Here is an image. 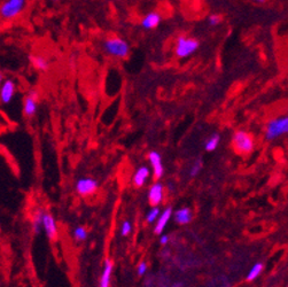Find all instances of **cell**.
Segmentation results:
<instances>
[{"label":"cell","instance_id":"obj_1","mask_svg":"<svg viewBox=\"0 0 288 287\" xmlns=\"http://www.w3.org/2000/svg\"><path fill=\"white\" fill-rule=\"evenodd\" d=\"M104 51L110 57L125 59L130 54V45L128 41L118 36H110L103 43Z\"/></svg>","mask_w":288,"mask_h":287},{"label":"cell","instance_id":"obj_2","mask_svg":"<svg viewBox=\"0 0 288 287\" xmlns=\"http://www.w3.org/2000/svg\"><path fill=\"white\" fill-rule=\"evenodd\" d=\"M200 47V41L194 37L181 35L176 40L175 54L179 59H187L194 54Z\"/></svg>","mask_w":288,"mask_h":287},{"label":"cell","instance_id":"obj_3","mask_svg":"<svg viewBox=\"0 0 288 287\" xmlns=\"http://www.w3.org/2000/svg\"><path fill=\"white\" fill-rule=\"evenodd\" d=\"M232 145H233V148L238 154L246 155V154L252 152V149H254L255 147V142L251 134H248V132L246 131L239 130L233 135Z\"/></svg>","mask_w":288,"mask_h":287},{"label":"cell","instance_id":"obj_4","mask_svg":"<svg viewBox=\"0 0 288 287\" xmlns=\"http://www.w3.org/2000/svg\"><path fill=\"white\" fill-rule=\"evenodd\" d=\"M288 134V115L272 118L268 122L265 128V138L268 141L282 137L284 135Z\"/></svg>","mask_w":288,"mask_h":287},{"label":"cell","instance_id":"obj_5","mask_svg":"<svg viewBox=\"0 0 288 287\" xmlns=\"http://www.w3.org/2000/svg\"><path fill=\"white\" fill-rule=\"evenodd\" d=\"M26 0H5L0 5V16L3 20H13L23 12Z\"/></svg>","mask_w":288,"mask_h":287},{"label":"cell","instance_id":"obj_6","mask_svg":"<svg viewBox=\"0 0 288 287\" xmlns=\"http://www.w3.org/2000/svg\"><path fill=\"white\" fill-rule=\"evenodd\" d=\"M99 187V183L98 180L93 179V178L86 177V178H80L77 180L76 183V192L80 197H89L96 193V191Z\"/></svg>","mask_w":288,"mask_h":287},{"label":"cell","instance_id":"obj_7","mask_svg":"<svg viewBox=\"0 0 288 287\" xmlns=\"http://www.w3.org/2000/svg\"><path fill=\"white\" fill-rule=\"evenodd\" d=\"M38 92L37 91H30L24 98L23 101V114L27 117H33L37 113L38 108Z\"/></svg>","mask_w":288,"mask_h":287},{"label":"cell","instance_id":"obj_8","mask_svg":"<svg viewBox=\"0 0 288 287\" xmlns=\"http://www.w3.org/2000/svg\"><path fill=\"white\" fill-rule=\"evenodd\" d=\"M16 86L14 80L12 79H5L0 85V103L3 105L10 104L13 100L14 96H15Z\"/></svg>","mask_w":288,"mask_h":287},{"label":"cell","instance_id":"obj_9","mask_svg":"<svg viewBox=\"0 0 288 287\" xmlns=\"http://www.w3.org/2000/svg\"><path fill=\"white\" fill-rule=\"evenodd\" d=\"M43 230L50 240H55L58 238V226L55 218L50 213H44L43 216Z\"/></svg>","mask_w":288,"mask_h":287},{"label":"cell","instance_id":"obj_10","mask_svg":"<svg viewBox=\"0 0 288 287\" xmlns=\"http://www.w3.org/2000/svg\"><path fill=\"white\" fill-rule=\"evenodd\" d=\"M164 187L160 181L154 183L148 190V201L152 207H159V205L163 201Z\"/></svg>","mask_w":288,"mask_h":287},{"label":"cell","instance_id":"obj_11","mask_svg":"<svg viewBox=\"0 0 288 287\" xmlns=\"http://www.w3.org/2000/svg\"><path fill=\"white\" fill-rule=\"evenodd\" d=\"M148 160L150 164H152L154 178H155V179H160L164 174L162 156H161V154L159 152H156V150H152V152H149L148 154Z\"/></svg>","mask_w":288,"mask_h":287},{"label":"cell","instance_id":"obj_12","mask_svg":"<svg viewBox=\"0 0 288 287\" xmlns=\"http://www.w3.org/2000/svg\"><path fill=\"white\" fill-rule=\"evenodd\" d=\"M161 21H162V16H161L159 13L150 12L143 17L140 24H142L143 29L153 30V29H156V28L160 26Z\"/></svg>","mask_w":288,"mask_h":287},{"label":"cell","instance_id":"obj_13","mask_svg":"<svg viewBox=\"0 0 288 287\" xmlns=\"http://www.w3.org/2000/svg\"><path fill=\"white\" fill-rule=\"evenodd\" d=\"M113 268H114L113 261H111L110 258H106L104 262V269H103V274H101V277H100L99 287L110 286V278H111V274H113Z\"/></svg>","mask_w":288,"mask_h":287},{"label":"cell","instance_id":"obj_14","mask_svg":"<svg viewBox=\"0 0 288 287\" xmlns=\"http://www.w3.org/2000/svg\"><path fill=\"white\" fill-rule=\"evenodd\" d=\"M171 216H173V208L168 207L164 209V211L161 213V215L156 220L155 227H154V232L156 234H162V232L166 229L168 222H169Z\"/></svg>","mask_w":288,"mask_h":287},{"label":"cell","instance_id":"obj_15","mask_svg":"<svg viewBox=\"0 0 288 287\" xmlns=\"http://www.w3.org/2000/svg\"><path fill=\"white\" fill-rule=\"evenodd\" d=\"M150 176V169L146 166H142L137 169V171L133 175L132 181L135 184V186L137 187H142L146 184V181L148 180V178Z\"/></svg>","mask_w":288,"mask_h":287},{"label":"cell","instance_id":"obj_16","mask_svg":"<svg viewBox=\"0 0 288 287\" xmlns=\"http://www.w3.org/2000/svg\"><path fill=\"white\" fill-rule=\"evenodd\" d=\"M29 60L33 65V67L35 69L39 72H47L50 69V62L43 55H38V54H30L29 55Z\"/></svg>","mask_w":288,"mask_h":287},{"label":"cell","instance_id":"obj_17","mask_svg":"<svg viewBox=\"0 0 288 287\" xmlns=\"http://www.w3.org/2000/svg\"><path fill=\"white\" fill-rule=\"evenodd\" d=\"M192 212L191 209L187 207L180 208L174 213V219L176 223L180 224V225H185L188 224L192 220Z\"/></svg>","mask_w":288,"mask_h":287},{"label":"cell","instance_id":"obj_18","mask_svg":"<svg viewBox=\"0 0 288 287\" xmlns=\"http://www.w3.org/2000/svg\"><path fill=\"white\" fill-rule=\"evenodd\" d=\"M43 209H37L33 216V220H31V226H33L34 232L38 234L40 232V229L43 227V216H44Z\"/></svg>","mask_w":288,"mask_h":287},{"label":"cell","instance_id":"obj_19","mask_svg":"<svg viewBox=\"0 0 288 287\" xmlns=\"http://www.w3.org/2000/svg\"><path fill=\"white\" fill-rule=\"evenodd\" d=\"M262 271H263V264L262 263H256V264H254V267H252L251 270H249L246 279H247V282L255 281V279L257 278L259 275H261Z\"/></svg>","mask_w":288,"mask_h":287},{"label":"cell","instance_id":"obj_20","mask_svg":"<svg viewBox=\"0 0 288 287\" xmlns=\"http://www.w3.org/2000/svg\"><path fill=\"white\" fill-rule=\"evenodd\" d=\"M219 141H220V137L218 135H213L205 144L206 150H208V152H213V150H215L217 147H218Z\"/></svg>","mask_w":288,"mask_h":287},{"label":"cell","instance_id":"obj_21","mask_svg":"<svg viewBox=\"0 0 288 287\" xmlns=\"http://www.w3.org/2000/svg\"><path fill=\"white\" fill-rule=\"evenodd\" d=\"M72 236L73 239L77 241H84L87 238V236H89V233H87V231L84 226H76L73 229Z\"/></svg>","mask_w":288,"mask_h":287},{"label":"cell","instance_id":"obj_22","mask_svg":"<svg viewBox=\"0 0 288 287\" xmlns=\"http://www.w3.org/2000/svg\"><path fill=\"white\" fill-rule=\"evenodd\" d=\"M160 215H161L160 208L159 207H153L148 213H147V215H146L147 223H149V224L155 223L157 220V218L160 217Z\"/></svg>","mask_w":288,"mask_h":287},{"label":"cell","instance_id":"obj_23","mask_svg":"<svg viewBox=\"0 0 288 287\" xmlns=\"http://www.w3.org/2000/svg\"><path fill=\"white\" fill-rule=\"evenodd\" d=\"M207 20H208L209 26L217 27V26H219L220 22H222L223 17H222V15H219V14H210Z\"/></svg>","mask_w":288,"mask_h":287},{"label":"cell","instance_id":"obj_24","mask_svg":"<svg viewBox=\"0 0 288 287\" xmlns=\"http://www.w3.org/2000/svg\"><path fill=\"white\" fill-rule=\"evenodd\" d=\"M131 231H132L131 223H130L129 220H124V222L122 223V226H121V236L128 237L129 234L131 233Z\"/></svg>","mask_w":288,"mask_h":287},{"label":"cell","instance_id":"obj_25","mask_svg":"<svg viewBox=\"0 0 288 287\" xmlns=\"http://www.w3.org/2000/svg\"><path fill=\"white\" fill-rule=\"evenodd\" d=\"M202 169V161L201 160H196L194 164H193L192 168H191V171H189V174H191V177H195L196 175H199L200 171Z\"/></svg>","mask_w":288,"mask_h":287},{"label":"cell","instance_id":"obj_26","mask_svg":"<svg viewBox=\"0 0 288 287\" xmlns=\"http://www.w3.org/2000/svg\"><path fill=\"white\" fill-rule=\"evenodd\" d=\"M146 272H147V263L145 261L140 262L138 268H137V274H138L139 277H143Z\"/></svg>","mask_w":288,"mask_h":287},{"label":"cell","instance_id":"obj_27","mask_svg":"<svg viewBox=\"0 0 288 287\" xmlns=\"http://www.w3.org/2000/svg\"><path fill=\"white\" fill-rule=\"evenodd\" d=\"M169 240H170V238L168 234H162V236L160 237V244L162 245V246H166V245L169 243Z\"/></svg>","mask_w":288,"mask_h":287},{"label":"cell","instance_id":"obj_28","mask_svg":"<svg viewBox=\"0 0 288 287\" xmlns=\"http://www.w3.org/2000/svg\"><path fill=\"white\" fill-rule=\"evenodd\" d=\"M171 287H184V284H182L181 282H178V283H174Z\"/></svg>","mask_w":288,"mask_h":287},{"label":"cell","instance_id":"obj_29","mask_svg":"<svg viewBox=\"0 0 288 287\" xmlns=\"http://www.w3.org/2000/svg\"><path fill=\"white\" fill-rule=\"evenodd\" d=\"M2 82H3V77H2L1 73H0V85H1Z\"/></svg>","mask_w":288,"mask_h":287},{"label":"cell","instance_id":"obj_30","mask_svg":"<svg viewBox=\"0 0 288 287\" xmlns=\"http://www.w3.org/2000/svg\"><path fill=\"white\" fill-rule=\"evenodd\" d=\"M252 1H256V2H265V0H252Z\"/></svg>","mask_w":288,"mask_h":287},{"label":"cell","instance_id":"obj_31","mask_svg":"<svg viewBox=\"0 0 288 287\" xmlns=\"http://www.w3.org/2000/svg\"><path fill=\"white\" fill-rule=\"evenodd\" d=\"M51 1H58V0H51Z\"/></svg>","mask_w":288,"mask_h":287}]
</instances>
